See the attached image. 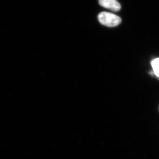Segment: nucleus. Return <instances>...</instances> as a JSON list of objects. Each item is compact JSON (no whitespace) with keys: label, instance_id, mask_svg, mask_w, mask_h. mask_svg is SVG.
Instances as JSON below:
<instances>
[{"label":"nucleus","instance_id":"nucleus-1","mask_svg":"<svg viewBox=\"0 0 159 159\" xmlns=\"http://www.w3.org/2000/svg\"><path fill=\"white\" fill-rule=\"evenodd\" d=\"M98 18L100 23L108 27L117 26L121 22L120 17L110 12H101L98 15Z\"/></svg>","mask_w":159,"mask_h":159},{"label":"nucleus","instance_id":"nucleus-2","mask_svg":"<svg viewBox=\"0 0 159 159\" xmlns=\"http://www.w3.org/2000/svg\"><path fill=\"white\" fill-rule=\"evenodd\" d=\"M99 3L103 7L113 11H118L121 8L120 4L117 0H99Z\"/></svg>","mask_w":159,"mask_h":159},{"label":"nucleus","instance_id":"nucleus-3","mask_svg":"<svg viewBox=\"0 0 159 159\" xmlns=\"http://www.w3.org/2000/svg\"><path fill=\"white\" fill-rule=\"evenodd\" d=\"M153 74L159 79V58H155L151 61Z\"/></svg>","mask_w":159,"mask_h":159}]
</instances>
